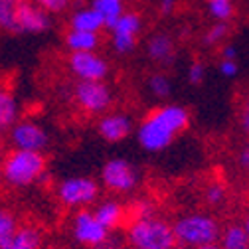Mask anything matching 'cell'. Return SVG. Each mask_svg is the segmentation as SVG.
<instances>
[{"label": "cell", "instance_id": "32", "mask_svg": "<svg viewBox=\"0 0 249 249\" xmlns=\"http://www.w3.org/2000/svg\"><path fill=\"white\" fill-rule=\"evenodd\" d=\"M97 249H123V239L115 231H111V235L107 237V241L101 247H97Z\"/></svg>", "mask_w": 249, "mask_h": 249}, {"label": "cell", "instance_id": "39", "mask_svg": "<svg viewBox=\"0 0 249 249\" xmlns=\"http://www.w3.org/2000/svg\"><path fill=\"white\" fill-rule=\"evenodd\" d=\"M178 249H188V247H178Z\"/></svg>", "mask_w": 249, "mask_h": 249}, {"label": "cell", "instance_id": "27", "mask_svg": "<svg viewBox=\"0 0 249 249\" xmlns=\"http://www.w3.org/2000/svg\"><path fill=\"white\" fill-rule=\"evenodd\" d=\"M38 6H42L48 14H64L71 8L73 0H34Z\"/></svg>", "mask_w": 249, "mask_h": 249}, {"label": "cell", "instance_id": "29", "mask_svg": "<svg viewBox=\"0 0 249 249\" xmlns=\"http://www.w3.org/2000/svg\"><path fill=\"white\" fill-rule=\"evenodd\" d=\"M204 77H206V66L202 64V61H198V59L192 61V64L188 66V81L192 85H202Z\"/></svg>", "mask_w": 249, "mask_h": 249}, {"label": "cell", "instance_id": "30", "mask_svg": "<svg viewBox=\"0 0 249 249\" xmlns=\"http://www.w3.org/2000/svg\"><path fill=\"white\" fill-rule=\"evenodd\" d=\"M217 70H220V73L228 79L235 77L237 71H239V66H237V61L235 59H220V66H217Z\"/></svg>", "mask_w": 249, "mask_h": 249}, {"label": "cell", "instance_id": "28", "mask_svg": "<svg viewBox=\"0 0 249 249\" xmlns=\"http://www.w3.org/2000/svg\"><path fill=\"white\" fill-rule=\"evenodd\" d=\"M204 200L208 206H220L226 200V186L224 184H210L206 192H204Z\"/></svg>", "mask_w": 249, "mask_h": 249}, {"label": "cell", "instance_id": "33", "mask_svg": "<svg viewBox=\"0 0 249 249\" xmlns=\"http://www.w3.org/2000/svg\"><path fill=\"white\" fill-rule=\"evenodd\" d=\"M239 124H241V131L245 135H249V99L243 103L241 107V115H239Z\"/></svg>", "mask_w": 249, "mask_h": 249}, {"label": "cell", "instance_id": "12", "mask_svg": "<svg viewBox=\"0 0 249 249\" xmlns=\"http://www.w3.org/2000/svg\"><path fill=\"white\" fill-rule=\"evenodd\" d=\"M52 28V14H48L34 0H20L16 14V34H44Z\"/></svg>", "mask_w": 249, "mask_h": 249}, {"label": "cell", "instance_id": "16", "mask_svg": "<svg viewBox=\"0 0 249 249\" xmlns=\"http://www.w3.org/2000/svg\"><path fill=\"white\" fill-rule=\"evenodd\" d=\"M146 55L152 64L157 66H170L172 59L176 55V46H174V40L164 34V32H159V34H152L148 40H146Z\"/></svg>", "mask_w": 249, "mask_h": 249}, {"label": "cell", "instance_id": "13", "mask_svg": "<svg viewBox=\"0 0 249 249\" xmlns=\"http://www.w3.org/2000/svg\"><path fill=\"white\" fill-rule=\"evenodd\" d=\"M133 117L127 113L109 111L97 119V133L105 142L117 144L133 133Z\"/></svg>", "mask_w": 249, "mask_h": 249}, {"label": "cell", "instance_id": "3", "mask_svg": "<svg viewBox=\"0 0 249 249\" xmlns=\"http://www.w3.org/2000/svg\"><path fill=\"white\" fill-rule=\"evenodd\" d=\"M0 166L2 178L10 188H28L48 176V159L44 152L10 148Z\"/></svg>", "mask_w": 249, "mask_h": 249}, {"label": "cell", "instance_id": "7", "mask_svg": "<svg viewBox=\"0 0 249 249\" xmlns=\"http://www.w3.org/2000/svg\"><path fill=\"white\" fill-rule=\"evenodd\" d=\"M139 170L124 159H111L101 168V186L111 194H131L139 186Z\"/></svg>", "mask_w": 249, "mask_h": 249}, {"label": "cell", "instance_id": "25", "mask_svg": "<svg viewBox=\"0 0 249 249\" xmlns=\"http://www.w3.org/2000/svg\"><path fill=\"white\" fill-rule=\"evenodd\" d=\"M206 10L215 22H230L235 12L233 0H206Z\"/></svg>", "mask_w": 249, "mask_h": 249}, {"label": "cell", "instance_id": "19", "mask_svg": "<svg viewBox=\"0 0 249 249\" xmlns=\"http://www.w3.org/2000/svg\"><path fill=\"white\" fill-rule=\"evenodd\" d=\"M42 230L34 224H20L8 249H42Z\"/></svg>", "mask_w": 249, "mask_h": 249}, {"label": "cell", "instance_id": "35", "mask_svg": "<svg viewBox=\"0 0 249 249\" xmlns=\"http://www.w3.org/2000/svg\"><path fill=\"white\" fill-rule=\"evenodd\" d=\"M237 160H239V166H241V168L249 170V144H245V146L239 150Z\"/></svg>", "mask_w": 249, "mask_h": 249}, {"label": "cell", "instance_id": "31", "mask_svg": "<svg viewBox=\"0 0 249 249\" xmlns=\"http://www.w3.org/2000/svg\"><path fill=\"white\" fill-rule=\"evenodd\" d=\"M178 0H159V12L162 16H170L172 12H176Z\"/></svg>", "mask_w": 249, "mask_h": 249}, {"label": "cell", "instance_id": "18", "mask_svg": "<svg viewBox=\"0 0 249 249\" xmlns=\"http://www.w3.org/2000/svg\"><path fill=\"white\" fill-rule=\"evenodd\" d=\"M64 44L70 50V53L75 52H97L101 46V34L93 32H81V30H68L64 36Z\"/></svg>", "mask_w": 249, "mask_h": 249}, {"label": "cell", "instance_id": "21", "mask_svg": "<svg viewBox=\"0 0 249 249\" xmlns=\"http://www.w3.org/2000/svg\"><path fill=\"white\" fill-rule=\"evenodd\" d=\"M91 6L103 16L107 28L111 24H115L124 12H127L124 10V0H93Z\"/></svg>", "mask_w": 249, "mask_h": 249}, {"label": "cell", "instance_id": "17", "mask_svg": "<svg viewBox=\"0 0 249 249\" xmlns=\"http://www.w3.org/2000/svg\"><path fill=\"white\" fill-rule=\"evenodd\" d=\"M70 28L71 30H81V32H93L101 34V30L107 28L103 16L93 8V6H81L75 8L70 16Z\"/></svg>", "mask_w": 249, "mask_h": 249}, {"label": "cell", "instance_id": "37", "mask_svg": "<svg viewBox=\"0 0 249 249\" xmlns=\"http://www.w3.org/2000/svg\"><path fill=\"white\" fill-rule=\"evenodd\" d=\"M243 228H245V231L249 233V213H247V217H245V224H243Z\"/></svg>", "mask_w": 249, "mask_h": 249}, {"label": "cell", "instance_id": "4", "mask_svg": "<svg viewBox=\"0 0 249 249\" xmlns=\"http://www.w3.org/2000/svg\"><path fill=\"white\" fill-rule=\"evenodd\" d=\"M174 235L178 241V247L188 249H200L204 245L217 243L222 237V228L217 220L204 212H192L184 213L172 224Z\"/></svg>", "mask_w": 249, "mask_h": 249}, {"label": "cell", "instance_id": "36", "mask_svg": "<svg viewBox=\"0 0 249 249\" xmlns=\"http://www.w3.org/2000/svg\"><path fill=\"white\" fill-rule=\"evenodd\" d=\"M200 249H222V245H217V243H212V245H204Z\"/></svg>", "mask_w": 249, "mask_h": 249}, {"label": "cell", "instance_id": "9", "mask_svg": "<svg viewBox=\"0 0 249 249\" xmlns=\"http://www.w3.org/2000/svg\"><path fill=\"white\" fill-rule=\"evenodd\" d=\"M107 30H109V40L113 50L121 55H127L137 48L139 36L142 32V18L139 12L127 10Z\"/></svg>", "mask_w": 249, "mask_h": 249}, {"label": "cell", "instance_id": "5", "mask_svg": "<svg viewBox=\"0 0 249 249\" xmlns=\"http://www.w3.org/2000/svg\"><path fill=\"white\" fill-rule=\"evenodd\" d=\"M55 196L64 208L77 212L99 202L101 186L89 176H70L57 184Z\"/></svg>", "mask_w": 249, "mask_h": 249}, {"label": "cell", "instance_id": "2", "mask_svg": "<svg viewBox=\"0 0 249 249\" xmlns=\"http://www.w3.org/2000/svg\"><path fill=\"white\" fill-rule=\"evenodd\" d=\"M124 239L131 249H176L178 245L172 224L157 213L129 220Z\"/></svg>", "mask_w": 249, "mask_h": 249}, {"label": "cell", "instance_id": "1", "mask_svg": "<svg viewBox=\"0 0 249 249\" xmlns=\"http://www.w3.org/2000/svg\"><path fill=\"white\" fill-rule=\"evenodd\" d=\"M190 127V111L164 103L150 109L137 124V141L146 152H160L168 148L186 129Z\"/></svg>", "mask_w": 249, "mask_h": 249}, {"label": "cell", "instance_id": "22", "mask_svg": "<svg viewBox=\"0 0 249 249\" xmlns=\"http://www.w3.org/2000/svg\"><path fill=\"white\" fill-rule=\"evenodd\" d=\"M18 228H20L18 217L10 210L0 208V249L10 247V241H12Z\"/></svg>", "mask_w": 249, "mask_h": 249}, {"label": "cell", "instance_id": "24", "mask_svg": "<svg viewBox=\"0 0 249 249\" xmlns=\"http://www.w3.org/2000/svg\"><path fill=\"white\" fill-rule=\"evenodd\" d=\"M146 87H148V91H150L152 97L166 99V97L170 95V91H172V81H170V77H168L164 71H154V73L148 77Z\"/></svg>", "mask_w": 249, "mask_h": 249}, {"label": "cell", "instance_id": "20", "mask_svg": "<svg viewBox=\"0 0 249 249\" xmlns=\"http://www.w3.org/2000/svg\"><path fill=\"white\" fill-rule=\"evenodd\" d=\"M220 245H222V249H249V233L239 224L228 226L222 231Z\"/></svg>", "mask_w": 249, "mask_h": 249}, {"label": "cell", "instance_id": "10", "mask_svg": "<svg viewBox=\"0 0 249 249\" xmlns=\"http://www.w3.org/2000/svg\"><path fill=\"white\" fill-rule=\"evenodd\" d=\"M8 142L12 148H18V150L46 152L50 144V137L40 123L32 119H20L8 131Z\"/></svg>", "mask_w": 249, "mask_h": 249}, {"label": "cell", "instance_id": "38", "mask_svg": "<svg viewBox=\"0 0 249 249\" xmlns=\"http://www.w3.org/2000/svg\"><path fill=\"white\" fill-rule=\"evenodd\" d=\"M4 182V178H2V166H0V184Z\"/></svg>", "mask_w": 249, "mask_h": 249}, {"label": "cell", "instance_id": "26", "mask_svg": "<svg viewBox=\"0 0 249 249\" xmlns=\"http://www.w3.org/2000/svg\"><path fill=\"white\" fill-rule=\"evenodd\" d=\"M228 36H230V24L228 22H215L204 34V44L206 46H220V44H226Z\"/></svg>", "mask_w": 249, "mask_h": 249}, {"label": "cell", "instance_id": "14", "mask_svg": "<svg viewBox=\"0 0 249 249\" xmlns=\"http://www.w3.org/2000/svg\"><path fill=\"white\" fill-rule=\"evenodd\" d=\"M97 220L109 230V231H117V230H124L129 224V206L121 204L115 198H107L99 204H95L93 208Z\"/></svg>", "mask_w": 249, "mask_h": 249}, {"label": "cell", "instance_id": "11", "mask_svg": "<svg viewBox=\"0 0 249 249\" xmlns=\"http://www.w3.org/2000/svg\"><path fill=\"white\" fill-rule=\"evenodd\" d=\"M68 70L77 81H105L109 61L97 52H75L68 55Z\"/></svg>", "mask_w": 249, "mask_h": 249}, {"label": "cell", "instance_id": "15", "mask_svg": "<svg viewBox=\"0 0 249 249\" xmlns=\"http://www.w3.org/2000/svg\"><path fill=\"white\" fill-rule=\"evenodd\" d=\"M20 121V105L14 87L8 79H0V137L8 135L14 123Z\"/></svg>", "mask_w": 249, "mask_h": 249}, {"label": "cell", "instance_id": "34", "mask_svg": "<svg viewBox=\"0 0 249 249\" xmlns=\"http://www.w3.org/2000/svg\"><path fill=\"white\" fill-rule=\"evenodd\" d=\"M220 55H222V59H237V50L231 44H224L220 50Z\"/></svg>", "mask_w": 249, "mask_h": 249}, {"label": "cell", "instance_id": "23", "mask_svg": "<svg viewBox=\"0 0 249 249\" xmlns=\"http://www.w3.org/2000/svg\"><path fill=\"white\" fill-rule=\"evenodd\" d=\"M20 0H0V32L16 34V14Z\"/></svg>", "mask_w": 249, "mask_h": 249}, {"label": "cell", "instance_id": "6", "mask_svg": "<svg viewBox=\"0 0 249 249\" xmlns=\"http://www.w3.org/2000/svg\"><path fill=\"white\" fill-rule=\"evenodd\" d=\"M71 95L77 109L89 117H101L113 105V93L105 81H77Z\"/></svg>", "mask_w": 249, "mask_h": 249}, {"label": "cell", "instance_id": "8", "mask_svg": "<svg viewBox=\"0 0 249 249\" xmlns=\"http://www.w3.org/2000/svg\"><path fill=\"white\" fill-rule=\"evenodd\" d=\"M71 233L79 245L89 247V249L101 247L107 241V237L111 235V231L97 220L95 212L91 208L75 212L73 220H71Z\"/></svg>", "mask_w": 249, "mask_h": 249}]
</instances>
